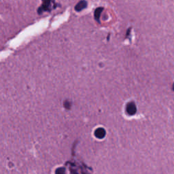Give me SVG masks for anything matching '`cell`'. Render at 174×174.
Returning <instances> with one entry per match:
<instances>
[{
    "label": "cell",
    "mask_w": 174,
    "mask_h": 174,
    "mask_svg": "<svg viewBox=\"0 0 174 174\" xmlns=\"http://www.w3.org/2000/svg\"><path fill=\"white\" fill-rule=\"evenodd\" d=\"M43 4L40 8H38V12L39 14H42L43 12L49 10L50 5H51L52 0H42Z\"/></svg>",
    "instance_id": "1"
},
{
    "label": "cell",
    "mask_w": 174,
    "mask_h": 174,
    "mask_svg": "<svg viewBox=\"0 0 174 174\" xmlns=\"http://www.w3.org/2000/svg\"><path fill=\"white\" fill-rule=\"evenodd\" d=\"M126 110H127V112L128 114L129 115H133L136 113L137 109L135 104L134 102H129L127 105V107H126Z\"/></svg>",
    "instance_id": "2"
},
{
    "label": "cell",
    "mask_w": 174,
    "mask_h": 174,
    "mask_svg": "<svg viewBox=\"0 0 174 174\" xmlns=\"http://www.w3.org/2000/svg\"><path fill=\"white\" fill-rule=\"evenodd\" d=\"M87 6V2L85 1V0H82L78 2V3L76 4V6H75V10L77 12H80L82 11V10H84V8H86Z\"/></svg>",
    "instance_id": "3"
},
{
    "label": "cell",
    "mask_w": 174,
    "mask_h": 174,
    "mask_svg": "<svg viewBox=\"0 0 174 174\" xmlns=\"http://www.w3.org/2000/svg\"><path fill=\"white\" fill-rule=\"evenodd\" d=\"M105 134H106V132L103 128H99V129H96L95 132V135L99 139H103L105 136Z\"/></svg>",
    "instance_id": "4"
},
{
    "label": "cell",
    "mask_w": 174,
    "mask_h": 174,
    "mask_svg": "<svg viewBox=\"0 0 174 174\" xmlns=\"http://www.w3.org/2000/svg\"><path fill=\"white\" fill-rule=\"evenodd\" d=\"M103 10V8L102 7H99L97 8L95 11V14H94V16H95V19L97 20V22H100V16H101V14L102 11Z\"/></svg>",
    "instance_id": "5"
},
{
    "label": "cell",
    "mask_w": 174,
    "mask_h": 174,
    "mask_svg": "<svg viewBox=\"0 0 174 174\" xmlns=\"http://www.w3.org/2000/svg\"><path fill=\"white\" fill-rule=\"evenodd\" d=\"M65 172V169L63 168V167H62V168H58L57 170L55 171L56 173H64Z\"/></svg>",
    "instance_id": "6"
},
{
    "label": "cell",
    "mask_w": 174,
    "mask_h": 174,
    "mask_svg": "<svg viewBox=\"0 0 174 174\" xmlns=\"http://www.w3.org/2000/svg\"><path fill=\"white\" fill-rule=\"evenodd\" d=\"M64 106H65L66 108L69 109L70 107V103L68 102V101H65V103H64Z\"/></svg>",
    "instance_id": "7"
},
{
    "label": "cell",
    "mask_w": 174,
    "mask_h": 174,
    "mask_svg": "<svg viewBox=\"0 0 174 174\" xmlns=\"http://www.w3.org/2000/svg\"><path fill=\"white\" fill-rule=\"evenodd\" d=\"M172 88H173V91H174V83H173V87H172Z\"/></svg>",
    "instance_id": "8"
}]
</instances>
